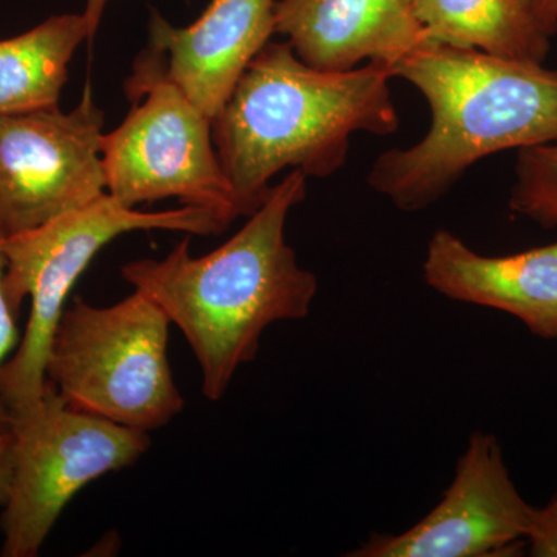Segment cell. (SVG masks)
I'll return each mask as SVG.
<instances>
[{"instance_id":"6da1fadb","label":"cell","mask_w":557,"mask_h":557,"mask_svg":"<svg viewBox=\"0 0 557 557\" xmlns=\"http://www.w3.org/2000/svg\"><path fill=\"white\" fill-rule=\"evenodd\" d=\"M306 194L307 175L293 170L222 247L194 258L185 239L164 259L134 260L121 269L124 281L185 335L211 401L256 358L271 324L309 317L318 278L299 265L285 239L289 212Z\"/></svg>"},{"instance_id":"7a4b0ae2","label":"cell","mask_w":557,"mask_h":557,"mask_svg":"<svg viewBox=\"0 0 557 557\" xmlns=\"http://www.w3.org/2000/svg\"><path fill=\"white\" fill-rule=\"evenodd\" d=\"M392 79L383 62L324 72L299 60L288 40H270L212 121L220 164L244 215L263 203L278 172L327 178L346 164L355 134L397 132Z\"/></svg>"},{"instance_id":"3957f363","label":"cell","mask_w":557,"mask_h":557,"mask_svg":"<svg viewBox=\"0 0 557 557\" xmlns=\"http://www.w3.org/2000/svg\"><path fill=\"white\" fill-rule=\"evenodd\" d=\"M426 100L420 141L381 153L370 188L405 212L437 203L478 161L557 141V70L424 40L392 65Z\"/></svg>"},{"instance_id":"277c9868","label":"cell","mask_w":557,"mask_h":557,"mask_svg":"<svg viewBox=\"0 0 557 557\" xmlns=\"http://www.w3.org/2000/svg\"><path fill=\"white\" fill-rule=\"evenodd\" d=\"M228 228L208 209L182 207L143 212L109 193L38 228L3 237V288L11 309L30 298V317L13 357L0 372V395L10 413L36 405L46 391L47 358L73 285L102 247L131 231L166 230L220 234Z\"/></svg>"},{"instance_id":"5b68a950","label":"cell","mask_w":557,"mask_h":557,"mask_svg":"<svg viewBox=\"0 0 557 557\" xmlns=\"http://www.w3.org/2000/svg\"><path fill=\"white\" fill-rule=\"evenodd\" d=\"M170 325L138 289L110 307L76 296L54 330L46 379L79 412L143 432L166 426L185 408L168 359Z\"/></svg>"},{"instance_id":"8992f818","label":"cell","mask_w":557,"mask_h":557,"mask_svg":"<svg viewBox=\"0 0 557 557\" xmlns=\"http://www.w3.org/2000/svg\"><path fill=\"white\" fill-rule=\"evenodd\" d=\"M132 109L101 141L106 189L121 205L175 197L208 209L226 225L244 211L212 138V121L138 57L126 83Z\"/></svg>"},{"instance_id":"52a82bcc","label":"cell","mask_w":557,"mask_h":557,"mask_svg":"<svg viewBox=\"0 0 557 557\" xmlns=\"http://www.w3.org/2000/svg\"><path fill=\"white\" fill-rule=\"evenodd\" d=\"M11 478L3 557H35L73 496L148 450V432L70 408L47 381L36 405L10 413Z\"/></svg>"},{"instance_id":"ba28073f","label":"cell","mask_w":557,"mask_h":557,"mask_svg":"<svg viewBox=\"0 0 557 557\" xmlns=\"http://www.w3.org/2000/svg\"><path fill=\"white\" fill-rule=\"evenodd\" d=\"M104 113L90 86L60 108L0 116V234L25 233L108 193Z\"/></svg>"},{"instance_id":"9c48e42d","label":"cell","mask_w":557,"mask_h":557,"mask_svg":"<svg viewBox=\"0 0 557 557\" xmlns=\"http://www.w3.org/2000/svg\"><path fill=\"white\" fill-rule=\"evenodd\" d=\"M534 508L512 482L494 435L474 432L437 507L399 534H373L351 557H483L512 552Z\"/></svg>"},{"instance_id":"30bf717a","label":"cell","mask_w":557,"mask_h":557,"mask_svg":"<svg viewBox=\"0 0 557 557\" xmlns=\"http://www.w3.org/2000/svg\"><path fill=\"white\" fill-rule=\"evenodd\" d=\"M277 0H209L188 27L160 14L141 60L159 70L209 120L218 119L248 65L276 33Z\"/></svg>"},{"instance_id":"8fae6325","label":"cell","mask_w":557,"mask_h":557,"mask_svg":"<svg viewBox=\"0 0 557 557\" xmlns=\"http://www.w3.org/2000/svg\"><path fill=\"white\" fill-rule=\"evenodd\" d=\"M423 276L446 298L505 311L534 335L557 339V242L491 258L438 230L428 244Z\"/></svg>"},{"instance_id":"7c38bea8","label":"cell","mask_w":557,"mask_h":557,"mask_svg":"<svg viewBox=\"0 0 557 557\" xmlns=\"http://www.w3.org/2000/svg\"><path fill=\"white\" fill-rule=\"evenodd\" d=\"M276 33L324 72L395 65L429 39L408 0H277Z\"/></svg>"},{"instance_id":"4fadbf2b","label":"cell","mask_w":557,"mask_h":557,"mask_svg":"<svg viewBox=\"0 0 557 557\" xmlns=\"http://www.w3.org/2000/svg\"><path fill=\"white\" fill-rule=\"evenodd\" d=\"M429 39L508 60L544 64L548 35L533 0H412Z\"/></svg>"},{"instance_id":"5bb4252c","label":"cell","mask_w":557,"mask_h":557,"mask_svg":"<svg viewBox=\"0 0 557 557\" xmlns=\"http://www.w3.org/2000/svg\"><path fill=\"white\" fill-rule=\"evenodd\" d=\"M87 39L84 14L67 13L0 40V116L57 109L70 61Z\"/></svg>"},{"instance_id":"9a60e30c","label":"cell","mask_w":557,"mask_h":557,"mask_svg":"<svg viewBox=\"0 0 557 557\" xmlns=\"http://www.w3.org/2000/svg\"><path fill=\"white\" fill-rule=\"evenodd\" d=\"M509 208L544 228L557 226V141L519 150Z\"/></svg>"},{"instance_id":"2e32d148","label":"cell","mask_w":557,"mask_h":557,"mask_svg":"<svg viewBox=\"0 0 557 557\" xmlns=\"http://www.w3.org/2000/svg\"><path fill=\"white\" fill-rule=\"evenodd\" d=\"M3 236L0 234V372L3 366L9 361L11 351L20 346L17 341L16 317L17 313L11 309L9 299H7L5 288H3V276H5V256L2 251ZM10 432V412L3 405L2 395H0V434Z\"/></svg>"},{"instance_id":"e0dca14e","label":"cell","mask_w":557,"mask_h":557,"mask_svg":"<svg viewBox=\"0 0 557 557\" xmlns=\"http://www.w3.org/2000/svg\"><path fill=\"white\" fill-rule=\"evenodd\" d=\"M525 539L531 556L557 557V494L547 507L534 508Z\"/></svg>"},{"instance_id":"ac0fdd59","label":"cell","mask_w":557,"mask_h":557,"mask_svg":"<svg viewBox=\"0 0 557 557\" xmlns=\"http://www.w3.org/2000/svg\"><path fill=\"white\" fill-rule=\"evenodd\" d=\"M11 478V437L0 434V504H5Z\"/></svg>"},{"instance_id":"d6986e66","label":"cell","mask_w":557,"mask_h":557,"mask_svg":"<svg viewBox=\"0 0 557 557\" xmlns=\"http://www.w3.org/2000/svg\"><path fill=\"white\" fill-rule=\"evenodd\" d=\"M534 9L548 35L557 33V0H533Z\"/></svg>"},{"instance_id":"ffe728a7","label":"cell","mask_w":557,"mask_h":557,"mask_svg":"<svg viewBox=\"0 0 557 557\" xmlns=\"http://www.w3.org/2000/svg\"><path fill=\"white\" fill-rule=\"evenodd\" d=\"M110 0H86V7H84V17H86L87 25H89L90 38L97 35L98 28H100L102 14L108 9Z\"/></svg>"},{"instance_id":"44dd1931","label":"cell","mask_w":557,"mask_h":557,"mask_svg":"<svg viewBox=\"0 0 557 557\" xmlns=\"http://www.w3.org/2000/svg\"><path fill=\"white\" fill-rule=\"evenodd\" d=\"M408 2L410 3V2H412V0H408Z\"/></svg>"}]
</instances>
